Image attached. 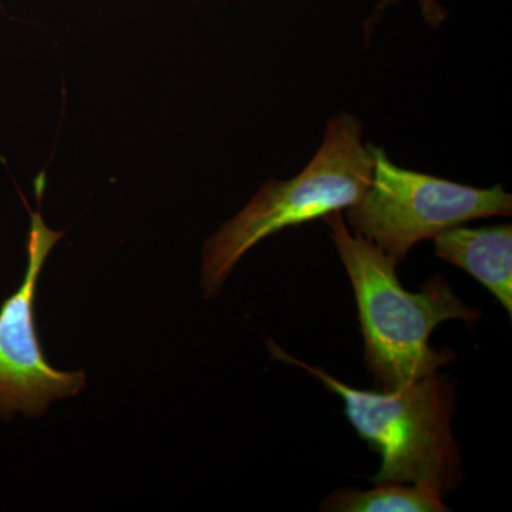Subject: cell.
<instances>
[{"mask_svg":"<svg viewBox=\"0 0 512 512\" xmlns=\"http://www.w3.org/2000/svg\"><path fill=\"white\" fill-rule=\"evenodd\" d=\"M372 183L359 202L346 210L356 234L373 242L396 265L424 239L478 218L510 217L512 197L503 185L474 188L392 163L373 146Z\"/></svg>","mask_w":512,"mask_h":512,"instance_id":"277c9868","label":"cell"},{"mask_svg":"<svg viewBox=\"0 0 512 512\" xmlns=\"http://www.w3.org/2000/svg\"><path fill=\"white\" fill-rule=\"evenodd\" d=\"M269 346L276 359L302 367L342 397L356 433L382 458L372 483L416 485L440 498L461 484V446L451 430L456 383L450 377L434 373L394 392H366L289 356L275 343Z\"/></svg>","mask_w":512,"mask_h":512,"instance_id":"7a4b0ae2","label":"cell"},{"mask_svg":"<svg viewBox=\"0 0 512 512\" xmlns=\"http://www.w3.org/2000/svg\"><path fill=\"white\" fill-rule=\"evenodd\" d=\"M397 0H382L380 2L379 8H377V12L379 10H383L386 6L393 5ZM421 10H423L424 18H426L427 22L430 23L433 28H439L443 20L446 19V12L441 8L439 3L436 0H419Z\"/></svg>","mask_w":512,"mask_h":512,"instance_id":"ba28073f","label":"cell"},{"mask_svg":"<svg viewBox=\"0 0 512 512\" xmlns=\"http://www.w3.org/2000/svg\"><path fill=\"white\" fill-rule=\"evenodd\" d=\"M63 232L47 228L40 210L30 212L28 268L18 291L0 305V417L16 413L42 417L50 404L77 396L86 373L50 366L36 328L35 301L40 272Z\"/></svg>","mask_w":512,"mask_h":512,"instance_id":"5b68a950","label":"cell"},{"mask_svg":"<svg viewBox=\"0 0 512 512\" xmlns=\"http://www.w3.org/2000/svg\"><path fill=\"white\" fill-rule=\"evenodd\" d=\"M320 510L330 512H444L450 508L437 495L410 484L382 483L373 490L345 488L325 498Z\"/></svg>","mask_w":512,"mask_h":512,"instance_id":"52a82bcc","label":"cell"},{"mask_svg":"<svg viewBox=\"0 0 512 512\" xmlns=\"http://www.w3.org/2000/svg\"><path fill=\"white\" fill-rule=\"evenodd\" d=\"M434 239L437 258L464 269L488 289L512 315V227L463 225L448 228Z\"/></svg>","mask_w":512,"mask_h":512,"instance_id":"8992f818","label":"cell"},{"mask_svg":"<svg viewBox=\"0 0 512 512\" xmlns=\"http://www.w3.org/2000/svg\"><path fill=\"white\" fill-rule=\"evenodd\" d=\"M323 220L355 292L365 362L376 386L394 392L453 362L451 349L431 348V332L450 319L474 325L481 312L461 301L441 275L429 279L419 293L406 291L396 262L373 242L352 234L342 212Z\"/></svg>","mask_w":512,"mask_h":512,"instance_id":"6da1fadb","label":"cell"},{"mask_svg":"<svg viewBox=\"0 0 512 512\" xmlns=\"http://www.w3.org/2000/svg\"><path fill=\"white\" fill-rule=\"evenodd\" d=\"M363 124L349 113L329 120L315 157L292 180L266 181L244 210L239 211L207 242L202 251L201 285L214 298L249 249L264 239L348 210L372 183L370 144H363Z\"/></svg>","mask_w":512,"mask_h":512,"instance_id":"3957f363","label":"cell"}]
</instances>
